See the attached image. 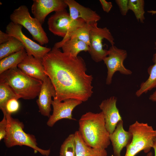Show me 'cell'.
I'll return each mask as SVG.
<instances>
[{"mask_svg":"<svg viewBox=\"0 0 156 156\" xmlns=\"http://www.w3.org/2000/svg\"><path fill=\"white\" fill-rule=\"evenodd\" d=\"M108 54L103 60L107 68V75L106 80L107 85H110L114 73L119 71L121 74L131 75L132 72L126 68L123 64L127 57V51L118 48L114 45H111L108 50Z\"/></svg>","mask_w":156,"mask_h":156,"instance_id":"cell-10","label":"cell"},{"mask_svg":"<svg viewBox=\"0 0 156 156\" xmlns=\"http://www.w3.org/2000/svg\"><path fill=\"white\" fill-rule=\"evenodd\" d=\"M90 27V50L88 52L92 59L95 62L103 61L108 54V50L103 49L102 40H107L114 45V38L109 30L106 27H98L97 23L89 25Z\"/></svg>","mask_w":156,"mask_h":156,"instance_id":"cell-7","label":"cell"},{"mask_svg":"<svg viewBox=\"0 0 156 156\" xmlns=\"http://www.w3.org/2000/svg\"><path fill=\"white\" fill-rule=\"evenodd\" d=\"M18 67L27 75L42 81L48 77L44 72L42 61L31 55H27Z\"/></svg>","mask_w":156,"mask_h":156,"instance_id":"cell-17","label":"cell"},{"mask_svg":"<svg viewBox=\"0 0 156 156\" xmlns=\"http://www.w3.org/2000/svg\"><path fill=\"white\" fill-rule=\"evenodd\" d=\"M67 6L64 0H34L31 11L42 25L49 14L65 10Z\"/></svg>","mask_w":156,"mask_h":156,"instance_id":"cell-12","label":"cell"},{"mask_svg":"<svg viewBox=\"0 0 156 156\" xmlns=\"http://www.w3.org/2000/svg\"><path fill=\"white\" fill-rule=\"evenodd\" d=\"M22 27L21 25L11 21L6 26L5 32L9 36L16 38L22 44L28 55H32L42 61L51 49L38 44L28 38L23 32Z\"/></svg>","mask_w":156,"mask_h":156,"instance_id":"cell-8","label":"cell"},{"mask_svg":"<svg viewBox=\"0 0 156 156\" xmlns=\"http://www.w3.org/2000/svg\"><path fill=\"white\" fill-rule=\"evenodd\" d=\"M82 102L81 101L73 99H67L62 102L53 98L51 104L53 107V113L49 117L47 123V125L53 127L57 121L63 119L76 120L72 117V111L76 107Z\"/></svg>","mask_w":156,"mask_h":156,"instance_id":"cell-11","label":"cell"},{"mask_svg":"<svg viewBox=\"0 0 156 156\" xmlns=\"http://www.w3.org/2000/svg\"><path fill=\"white\" fill-rule=\"evenodd\" d=\"M76 143V156H107L106 149H99L87 145L83 140L79 131L75 133Z\"/></svg>","mask_w":156,"mask_h":156,"instance_id":"cell-19","label":"cell"},{"mask_svg":"<svg viewBox=\"0 0 156 156\" xmlns=\"http://www.w3.org/2000/svg\"><path fill=\"white\" fill-rule=\"evenodd\" d=\"M54 47L62 48V52L75 57H77L82 51H88L90 50L89 46L85 42L76 38H69L62 43H56Z\"/></svg>","mask_w":156,"mask_h":156,"instance_id":"cell-18","label":"cell"},{"mask_svg":"<svg viewBox=\"0 0 156 156\" xmlns=\"http://www.w3.org/2000/svg\"><path fill=\"white\" fill-rule=\"evenodd\" d=\"M24 47L17 39L13 37L8 41L0 44V60L17 52Z\"/></svg>","mask_w":156,"mask_h":156,"instance_id":"cell-23","label":"cell"},{"mask_svg":"<svg viewBox=\"0 0 156 156\" xmlns=\"http://www.w3.org/2000/svg\"><path fill=\"white\" fill-rule=\"evenodd\" d=\"M20 97L17 95L10 87L7 84L0 82V109H3L7 102L9 100Z\"/></svg>","mask_w":156,"mask_h":156,"instance_id":"cell-25","label":"cell"},{"mask_svg":"<svg viewBox=\"0 0 156 156\" xmlns=\"http://www.w3.org/2000/svg\"><path fill=\"white\" fill-rule=\"evenodd\" d=\"M155 45L156 49V42ZM152 60L154 64L150 66L147 69L148 78L141 84L139 89L135 92V95L137 97H140L143 94L156 88V51L153 55Z\"/></svg>","mask_w":156,"mask_h":156,"instance_id":"cell-20","label":"cell"},{"mask_svg":"<svg viewBox=\"0 0 156 156\" xmlns=\"http://www.w3.org/2000/svg\"><path fill=\"white\" fill-rule=\"evenodd\" d=\"M12 37L9 36L7 33L0 31V44H2L8 41Z\"/></svg>","mask_w":156,"mask_h":156,"instance_id":"cell-31","label":"cell"},{"mask_svg":"<svg viewBox=\"0 0 156 156\" xmlns=\"http://www.w3.org/2000/svg\"><path fill=\"white\" fill-rule=\"evenodd\" d=\"M56 96V92L54 86L47 77L42 81L36 103L39 112L42 115L49 117L51 111V106L53 98Z\"/></svg>","mask_w":156,"mask_h":156,"instance_id":"cell-14","label":"cell"},{"mask_svg":"<svg viewBox=\"0 0 156 156\" xmlns=\"http://www.w3.org/2000/svg\"><path fill=\"white\" fill-rule=\"evenodd\" d=\"M27 55L25 49L23 48L0 60V74L8 70L18 67Z\"/></svg>","mask_w":156,"mask_h":156,"instance_id":"cell-21","label":"cell"},{"mask_svg":"<svg viewBox=\"0 0 156 156\" xmlns=\"http://www.w3.org/2000/svg\"><path fill=\"white\" fill-rule=\"evenodd\" d=\"M18 99H12L6 103L4 108L1 110L6 113L11 114L17 112L19 108V104Z\"/></svg>","mask_w":156,"mask_h":156,"instance_id":"cell-27","label":"cell"},{"mask_svg":"<svg viewBox=\"0 0 156 156\" xmlns=\"http://www.w3.org/2000/svg\"><path fill=\"white\" fill-rule=\"evenodd\" d=\"M149 99L153 101L156 102V90L150 96Z\"/></svg>","mask_w":156,"mask_h":156,"instance_id":"cell-32","label":"cell"},{"mask_svg":"<svg viewBox=\"0 0 156 156\" xmlns=\"http://www.w3.org/2000/svg\"><path fill=\"white\" fill-rule=\"evenodd\" d=\"M3 116L0 122V140L4 139L6 135L8 121L5 114L3 113Z\"/></svg>","mask_w":156,"mask_h":156,"instance_id":"cell-29","label":"cell"},{"mask_svg":"<svg viewBox=\"0 0 156 156\" xmlns=\"http://www.w3.org/2000/svg\"><path fill=\"white\" fill-rule=\"evenodd\" d=\"M146 156H153V154L151 151H150L147 153Z\"/></svg>","mask_w":156,"mask_h":156,"instance_id":"cell-35","label":"cell"},{"mask_svg":"<svg viewBox=\"0 0 156 156\" xmlns=\"http://www.w3.org/2000/svg\"><path fill=\"white\" fill-rule=\"evenodd\" d=\"M69 8V14L73 20L81 19L88 25L99 21L101 16L89 8L85 7L74 0H64Z\"/></svg>","mask_w":156,"mask_h":156,"instance_id":"cell-15","label":"cell"},{"mask_svg":"<svg viewBox=\"0 0 156 156\" xmlns=\"http://www.w3.org/2000/svg\"><path fill=\"white\" fill-rule=\"evenodd\" d=\"M86 23L81 19L73 20L66 9L55 12L48 19L49 30L54 35L64 38L75 27Z\"/></svg>","mask_w":156,"mask_h":156,"instance_id":"cell-9","label":"cell"},{"mask_svg":"<svg viewBox=\"0 0 156 156\" xmlns=\"http://www.w3.org/2000/svg\"><path fill=\"white\" fill-rule=\"evenodd\" d=\"M10 18L11 22L25 27L33 39L40 45L42 46L48 43V38L42 25L36 18L31 16L26 6L21 5L15 9L10 15Z\"/></svg>","mask_w":156,"mask_h":156,"instance_id":"cell-6","label":"cell"},{"mask_svg":"<svg viewBox=\"0 0 156 156\" xmlns=\"http://www.w3.org/2000/svg\"><path fill=\"white\" fill-rule=\"evenodd\" d=\"M44 72L56 92L53 98L60 101L69 99L85 102L93 93V77L86 73L84 60L53 47L42 60Z\"/></svg>","mask_w":156,"mask_h":156,"instance_id":"cell-1","label":"cell"},{"mask_svg":"<svg viewBox=\"0 0 156 156\" xmlns=\"http://www.w3.org/2000/svg\"><path fill=\"white\" fill-rule=\"evenodd\" d=\"M129 0H116L115 2L118 6L121 14L126 15L129 10Z\"/></svg>","mask_w":156,"mask_h":156,"instance_id":"cell-28","label":"cell"},{"mask_svg":"<svg viewBox=\"0 0 156 156\" xmlns=\"http://www.w3.org/2000/svg\"><path fill=\"white\" fill-rule=\"evenodd\" d=\"M79 124V131L88 146L99 149H106L109 146L110 134L106 128L102 112H87L81 116Z\"/></svg>","mask_w":156,"mask_h":156,"instance_id":"cell-2","label":"cell"},{"mask_svg":"<svg viewBox=\"0 0 156 156\" xmlns=\"http://www.w3.org/2000/svg\"><path fill=\"white\" fill-rule=\"evenodd\" d=\"M114 156H121V151L131 142L132 135L129 131L125 130L123 127L122 120L117 123L114 132L109 135Z\"/></svg>","mask_w":156,"mask_h":156,"instance_id":"cell-16","label":"cell"},{"mask_svg":"<svg viewBox=\"0 0 156 156\" xmlns=\"http://www.w3.org/2000/svg\"><path fill=\"white\" fill-rule=\"evenodd\" d=\"M0 82L9 86L20 98L31 100L38 96L42 81L27 75L16 67L0 74Z\"/></svg>","mask_w":156,"mask_h":156,"instance_id":"cell-3","label":"cell"},{"mask_svg":"<svg viewBox=\"0 0 156 156\" xmlns=\"http://www.w3.org/2000/svg\"><path fill=\"white\" fill-rule=\"evenodd\" d=\"M128 131L132 134V138L126 147L124 156H135L142 151L145 153L150 152L156 140V130L147 123L136 121L129 126Z\"/></svg>","mask_w":156,"mask_h":156,"instance_id":"cell-5","label":"cell"},{"mask_svg":"<svg viewBox=\"0 0 156 156\" xmlns=\"http://www.w3.org/2000/svg\"><path fill=\"white\" fill-rule=\"evenodd\" d=\"M155 155L154 156H156V140L155 141L154 145L153 147Z\"/></svg>","mask_w":156,"mask_h":156,"instance_id":"cell-33","label":"cell"},{"mask_svg":"<svg viewBox=\"0 0 156 156\" xmlns=\"http://www.w3.org/2000/svg\"><path fill=\"white\" fill-rule=\"evenodd\" d=\"M147 12L148 13L151 14L152 15H153L156 14V10H148L147 11Z\"/></svg>","mask_w":156,"mask_h":156,"instance_id":"cell-34","label":"cell"},{"mask_svg":"<svg viewBox=\"0 0 156 156\" xmlns=\"http://www.w3.org/2000/svg\"><path fill=\"white\" fill-rule=\"evenodd\" d=\"M71 38L79 39L86 43L89 46L90 45V25L86 23L74 28L66 35L61 41L58 42L62 43Z\"/></svg>","mask_w":156,"mask_h":156,"instance_id":"cell-22","label":"cell"},{"mask_svg":"<svg viewBox=\"0 0 156 156\" xmlns=\"http://www.w3.org/2000/svg\"><path fill=\"white\" fill-rule=\"evenodd\" d=\"M144 2L143 0H129V8L134 13L138 21L144 23Z\"/></svg>","mask_w":156,"mask_h":156,"instance_id":"cell-26","label":"cell"},{"mask_svg":"<svg viewBox=\"0 0 156 156\" xmlns=\"http://www.w3.org/2000/svg\"><path fill=\"white\" fill-rule=\"evenodd\" d=\"M99 2L103 10L107 13H109L112 7V2L105 0H100Z\"/></svg>","mask_w":156,"mask_h":156,"instance_id":"cell-30","label":"cell"},{"mask_svg":"<svg viewBox=\"0 0 156 156\" xmlns=\"http://www.w3.org/2000/svg\"><path fill=\"white\" fill-rule=\"evenodd\" d=\"M7 120L6 135L4 139L5 146L10 148L16 146H25L32 148L35 151L38 152L44 156H49L50 149L44 150L38 146L37 140L34 135L27 133L23 130L24 125L18 119L12 117L11 114L4 111Z\"/></svg>","mask_w":156,"mask_h":156,"instance_id":"cell-4","label":"cell"},{"mask_svg":"<svg viewBox=\"0 0 156 156\" xmlns=\"http://www.w3.org/2000/svg\"><path fill=\"white\" fill-rule=\"evenodd\" d=\"M74 133L70 134L62 144L59 156H76Z\"/></svg>","mask_w":156,"mask_h":156,"instance_id":"cell-24","label":"cell"},{"mask_svg":"<svg viewBox=\"0 0 156 156\" xmlns=\"http://www.w3.org/2000/svg\"><path fill=\"white\" fill-rule=\"evenodd\" d=\"M117 98L112 96L103 101L99 106L103 114L106 128L109 134L115 130L118 122L122 120L116 105Z\"/></svg>","mask_w":156,"mask_h":156,"instance_id":"cell-13","label":"cell"}]
</instances>
